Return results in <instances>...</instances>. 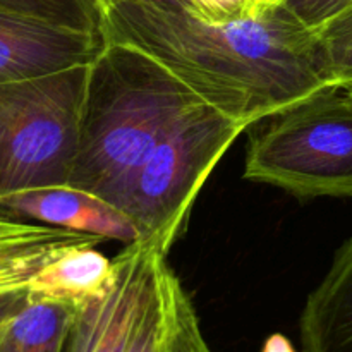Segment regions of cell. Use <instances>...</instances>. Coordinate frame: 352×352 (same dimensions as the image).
I'll use <instances>...</instances> for the list:
<instances>
[{
  "mask_svg": "<svg viewBox=\"0 0 352 352\" xmlns=\"http://www.w3.org/2000/svg\"><path fill=\"white\" fill-rule=\"evenodd\" d=\"M103 241L0 213V320L26 299L31 280L48 261L72 246Z\"/></svg>",
  "mask_w": 352,
  "mask_h": 352,
  "instance_id": "obj_9",
  "label": "cell"
},
{
  "mask_svg": "<svg viewBox=\"0 0 352 352\" xmlns=\"http://www.w3.org/2000/svg\"><path fill=\"white\" fill-rule=\"evenodd\" d=\"M280 3L313 31L352 9V0H282Z\"/></svg>",
  "mask_w": 352,
  "mask_h": 352,
  "instance_id": "obj_16",
  "label": "cell"
},
{
  "mask_svg": "<svg viewBox=\"0 0 352 352\" xmlns=\"http://www.w3.org/2000/svg\"><path fill=\"white\" fill-rule=\"evenodd\" d=\"M76 306L26 296L0 320V352H65Z\"/></svg>",
  "mask_w": 352,
  "mask_h": 352,
  "instance_id": "obj_13",
  "label": "cell"
},
{
  "mask_svg": "<svg viewBox=\"0 0 352 352\" xmlns=\"http://www.w3.org/2000/svg\"><path fill=\"white\" fill-rule=\"evenodd\" d=\"M167 253L146 241L126 244L113 258L116 278L100 298L76 306L65 352H129Z\"/></svg>",
  "mask_w": 352,
  "mask_h": 352,
  "instance_id": "obj_6",
  "label": "cell"
},
{
  "mask_svg": "<svg viewBox=\"0 0 352 352\" xmlns=\"http://www.w3.org/2000/svg\"><path fill=\"white\" fill-rule=\"evenodd\" d=\"M270 119L251 140L244 179L298 198H352V102L340 85Z\"/></svg>",
  "mask_w": 352,
  "mask_h": 352,
  "instance_id": "obj_3",
  "label": "cell"
},
{
  "mask_svg": "<svg viewBox=\"0 0 352 352\" xmlns=\"http://www.w3.org/2000/svg\"><path fill=\"white\" fill-rule=\"evenodd\" d=\"M116 263L96 244L72 246L48 261L33 277L28 294L81 306L109 291Z\"/></svg>",
  "mask_w": 352,
  "mask_h": 352,
  "instance_id": "obj_12",
  "label": "cell"
},
{
  "mask_svg": "<svg viewBox=\"0 0 352 352\" xmlns=\"http://www.w3.org/2000/svg\"><path fill=\"white\" fill-rule=\"evenodd\" d=\"M105 36L143 50L205 105L246 127L332 85L316 31L284 3L210 21L189 9L117 0L105 10Z\"/></svg>",
  "mask_w": 352,
  "mask_h": 352,
  "instance_id": "obj_1",
  "label": "cell"
},
{
  "mask_svg": "<svg viewBox=\"0 0 352 352\" xmlns=\"http://www.w3.org/2000/svg\"><path fill=\"white\" fill-rule=\"evenodd\" d=\"M0 7L60 26L105 34V7L102 0H0Z\"/></svg>",
  "mask_w": 352,
  "mask_h": 352,
  "instance_id": "obj_14",
  "label": "cell"
},
{
  "mask_svg": "<svg viewBox=\"0 0 352 352\" xmlns=\"http://www.w3.org/2000/svg\"><path fill=\"white\" fill-rule=\"evenodd\" d=\"M263 352H294L291 342L285 339L280 333H275V336L268 337V340L265 342Z\"/></svg>",
  "mask_w": 352,
  "mask_h": 352,
  "instance_id": "obj_18",
  "label": "cell"
},
{
  "mask_svg": "<svg viewBox=\"0 0 352 352\" xmlns=\"http://www.w3.org/2000/svg\"><path fill=\"white\" fill-rule=\"evenodd\" d=\"M196 14L210 21H229L256 9L258 0H188Z\"/></svg>",
  "mask_w": 352,
  "mask_h": 352,
  "instance_id": "obj_17",
  "label": "cell"
},
{
  "mask_svg": "<svg viewBox=\"0 0 352 352\" xmlns=\"http://www.w3.org/2000/svg\"><path fill=\"white\" fill-rule=\"evenodd\" d=\"M88 72L0 81V196L69 184Z\"/></svg>",
  "mask_w": 352,
  "mask_h": 352,
  "instance_id": "obj_4",
  "label": "cell"
},
{
  "mask_svg": "<svg viewBox=\"0 0 352 352\" xmlns=\"http://www.w3.org/2000/svg\"><path fill=\"white\" fill-rule=\"evenodd\" d=\"M129 352H212L195 305L167 258L162 261L157 289Z\"/></svg>",
  "mask_w": 352,
  "mask_h": 352,
  "instance_id": "obj_11",
  "label": "cell"
},
{
  "mask_svg": "<svg viewBox=\"0 0 352 352\" xmlns=\"http://www.w3.org/2000/svg\"><path fill=\"white\" fill-rule=\"evenodd\" d=\"M246 129L205 103L172 127L138 168L119 203L136 223L140 241L170 251L210 174Z\"/></svg>",
  "mask_w": 352,
  "mask_h": 352,
  "instance_id": "obj_5",
  "label": "cell"
},
{
  "mask_svg": "<svg viewBox=\"0 0 352 352\" xmlns=\"http://www.w3.org/2000/svg\"><path fill=\"white\" fill-rule=\"evenodd\" d=\"M316 36L329 81H352V9L316 30Z\"/></svg>",
  "mask_w": 352,
  "mask_h": 352,
  "instance_id": "obj_15",
  "label": "cell"
},
{
  "mask_svg": "<svg viewBox=\"0 0 352 352\" xmlns=\"http://www.w3.org/2000/svg\"><path fill=\"white\" fill-rule=\"evenodd\" d=\"M107 41L105 34L60 26L0 7V81L88 65L102 54Z\"/></svg>",
  "mask_w": 352,
  "mask_h": 352,
  "instance_id": "obj_7",
  "label": "cell"
},
{
  "mask_svg": "<svg viewBox=\"0 0 352 352\" xmlns=\"http://www.w3.org/2000/svg\"><path fill=\"white\" fill-rule=\"evenodd\" d=\"M340 88H342V91L346 93L347 98H349L351 102H352V81H349V82H342V85H340Z\"/></svg>",
  "mask_w": 352,
  "mask_h": 352,
  "instance_id": "obj_20",
  "label": "cell"
},
{
  "mask_svg": "<svg viewBox=\"0 0 352 352\" xmlns=\"http://www.w3.org/2000/svg\"><path fill=\"white\" fill-rule=\"evenodd\" d=\"M0 213L126 244L141 239L136 223L126 212L93 192L69 184L0 196Z\"/></svg>",
  "mask_w": 352,
  "mask_h": 352,
  "instance_id": "obj_8",
  "label": "cell"
},
{
  "mask_svg": "<svg viewBox=\"0 0 352 352\" xmlns=\"http://www.w3.org/2000/svg\"><path fill=\"white\" fill-rule=\"evenodd\" d=\"M113 2H117V0H102L105 10H107V7L112 6ZM144 2L155 3V6L165 7V9H189V10H195V9H192L191 3L188 2V0H144Z\"/></svg>",
  "mask_w": 352,
  "mask_h": 352,
  "instance_id": "obj_19",
  "label": "cell"
},
{
  "mask_svg": "<svg viewBox=\"0 0 352 352\" xmlns=\"http://www.w3.org/2000/svg\"><path fill=\"white\" fill-rule=\"evenodd\" d=\"M199 103L153 57L109 40L89 64L69 186L119 208L127 184L151 150Z\"/></svg>",
  "mask_w": 352,
  "mask_h": 352,
  "instance_id": "obj_2",
  "label": "cell"
},
{
  "mask_svg": "<svg viewBox=\"0 0 352 352\" xmlns=\"http://www.w3.org/2000/svg\"><path fill=\"white\" fill-rule=\"evenodd\" d=\"M299 333L305 352H352V237L306 299Z\"/></svg>",
  "mask_w": 352,
  "mask_h": 352,
  "instance_id": "obj_10",
  "label": "cell"
}]
</instances>
